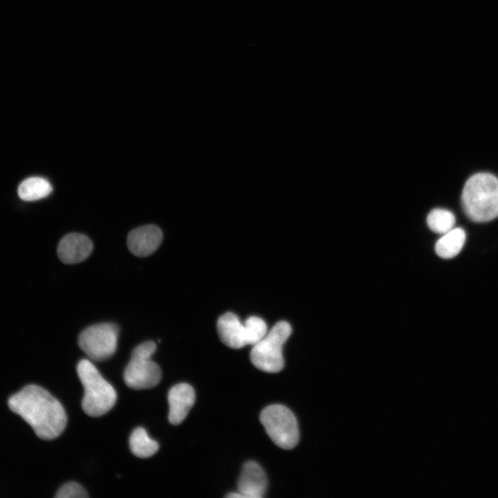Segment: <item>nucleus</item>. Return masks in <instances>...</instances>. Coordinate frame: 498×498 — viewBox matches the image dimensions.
<instances>
[{
  "label": "nucleus",
  "instance_id": "12",
  "mask_svg": "<svg viewBox=\"0 0 498 498\" xmlns=\"http://www.w3.org/2000/svg\"><path fill=\"white\" fill-rule=\"evenodd\" d=\"M92 250L93 243L88 237L80 233H70L59 241L57 255L63 263L73 264L86 259Z\"/></svg>",
  "mask_w": 498,
  "mask_h": 498
},
{
  "label": "nucleus",
  "instance_id": "2",
  "mask_svg": "<svg viewBox=\"0 0 498 498\" xmlns=\"http://www.w3.org/2000/svg\"><path fill=\"white\" fill-rule=\"evenodd\" d=\"M461 204L467 216L475 222L490 221L498 216V178L479 172L465 182Z\"/></svg>",
  "mask_w": 498,
  "mask_h": 498
},
{
  "label": "nucleus",
  "instance_id": "15",
  "mask_svg": "<svg viewBox=\"0 0 498 498\" xmlns=\"http://www.w3.org/2000/svg\"><path fill=\"white\" fill-rule=\"evenodd\" d=\"M131 452L140 458H147L154 455L159 449L158 443L147 435L142 427L136 428L129 438Z\"/></svg>",
  "mask_w": 498,
  "mask_h": 498
},
{
  "label": "nucleus",
  "instance_id": "6",
  "mask_svg": "<svg viewBox=\"0 0 498 498\" xmlns=\"http://www.w3.org/2000/svg\"><path fill=\"white\" fill-rule=\"evenodd\" d=\"M156 349L153 341L145 342L132 351L131 358L124 372L126 385L133 389H149L161 379L159 366L151 359Z\"/></svg>",
  "mask_w": 498,
  "mask_h": 498
},
{
  "label": "nucleus",
  "instance_id": "7",
  "mask_svg": "<svg viewBox=\"0 0 498 498\" xmlns=\"http://www.w3.org/2000/svg\"><path fill=\"white\" fill-rule=\"evenodd\" d=\"M260 421L270 439L279 448L290 450L297 444V421L286 407L278 404L266 407L261 412Z\"/></svg>",
  "mask_w": 498,
  "mask_h": 498
},
{
  "label": "nucleus",
  "instance_id": "11",
  "mask_svg": "<svg viewBox=\"0 0 498 498\" xmlns=\"http://www.w3.org/2000/svg\"><path fill=\"white\" fill-rule=\"evenodd\" d=\"M169 403L168 419L172 425H178L187 416L195 401V393L192 387L187 383L173 386L167 395Z\"/></svg>",
  "mask_w": 498,
  "mask_h": 498
},
{
  "label": "nucleus",
  "instance_id": "9",
  "mask_svg": "<svg viewBox=\"0 0 498 498\" xmlns=\"http://www.w3.org/2000/svg\"><path fill=\"white\" fill-rule=\"evenodd\" d=\"M162 240L163 233L158 226L146 225L131 230L127 236V244L133 255L143 257L154 252Z\"/></svg>",
  "mask_w": 498,
  "mask_h": 498
},
{
  "label": "nucleus",
  "instance_id": "4",
  "mask_svg": "<svg viewBox=\"0 0 498 498\" xmlns=\"http://www.w3.org/2000/svg\"><path fill=\"white\" fill-rule=\"evenodd\" d=\"M292 332L290 324L286 321L277 322L269 332L252 345L250 358L258 369L277 373L284 366L282 347Z\"/></svg>",
  "mask_w": 498,
  "mask_h": 498
},
{
  "label": "nucleus",
  "instance_id": "13",
  "mask_svg": "<svg viewBox=\"0 0 498 498\" xmlns=\"http://www.w3.org/2000/svg\"><path fill=\"white\" fill-rule=\"evenodd\" d=\"M465 232L461 228H454L436 241L435 251L443 259H451L457 255L464 246Z\"/></svg>",
  "mask_w": 498,
  "mask_h": 498
},
{
  "label": "nucleus",
  "instance_id": "10",
  "mask_svg": "<svg viewBox=\"0 0 498 498\" xmlns=\"http://www.w3.org/2000/svg\"><path fill=\"white\" fill-rule=\"evenodd\" d=\"M237 487L241 498L263 497L267 488V479L262 468L253 461L245 463Z\"/></svg>",
  "mask_w": 498,
  "mask_h": 498
},
{
  "label": "nucleus",
  "instance_id": "3",
  "mask_svg": "<svg viewBox=\"0 0 498 498\" xmlns=\"http://www.w3.org/2000/svg\"><path fill=\"white\" fill-rule=\"evenodd\" d=\"M77 372L84 388L82 400L84 412L93 417L108 412L117 400V394L112 385L104 379L97 368L88 360L83 359L79 362Z\"/></svg>",
  "mask_w": 498,
  "mask_h": 498
},
{
  "label": "nucleus",
  "instance_id": "1",
  "mask_svg": "<svg viewBox=\"0 0 498 498\" xmlns=\"http://www.w3.org/2000/svg\"><path fill=\"white\" fill-rule=\"evenodd\" d=\"M8 406L33 429L37 436L51 440L65 429L67 417L59 401L36 385L24 387L8 400Z\"/></svg>",
  "mask_w": 498,
  "mask_h": 498
},
{
  "label": "nucleus",
  "instance_id": "8",
  "mask_svg": "<svg viewBox=\"0 0 498 498\" xmlns=\"http://www.w3.org/2000/svg\"><path fill=\"white\" fill-rule=\"evenodd\" d=\"M119 329L113 323H100L83 330L78 338L80 349L93 360L110 358L116 351Z\"/></svg>",
  "mask_w": 498,
  "mask_h": 498
},
{
  "label": "nucleus",
  "instance_id": "16",
  "mask_svg": "<svg viewBox=\"0 0 498 498\" xmlns=\"http://www.w3.org/2000/svg\"><path fill=\"white\" fill-rule=\"evenodd\" d=\"M455 221L454 214L443 208L433 209L427 217V223L430 229L442 234L454 228Z\"/></svg>",
  "mask_w": 498,
  "mask_h": 498
},
{
  "label": "nucleus",
  "instance_id": "5",
  "mask_svg": "<svg viewBox=\"0 0 498 498\" xmlns=\"http://www.w3.org/2000/svg\"><path fill=\"white\" fill-rule=\"evenodd\" d=\"M216 329L222 342L232 349L254 345L267 333V325L261 317L250 316L243 324L237 315L231 312L219 317Z\"/></svg>",
  "mask_w": 498,
  "mask_h": 498
},
{
  "label": "nucleus",
  "instance_id": "17",
  "mask_svg": "<svg viewBox=\"0 0 498 498\" xmlns=\"http://www.w3.org/2000/svg\"><path fill=\"white\" fill-rule=\"evenodd\" d=\"M86 490L78 483L69 482L62 486L57 491V498H86Z\"/></svg>",
  "mask_w": 498,
  "mask_h": 498
},
{
  "label": "nucleus",
  "instance_id": "14",
  "mask_svg": "<svg viewBox=\"0 0 498 498\" xmlns=\"http://www.w3.org/2000/svg\"><path fill=\"white\" fill-rule=\"evenodd\" d=\"M53 188L46 179L42 177H30L23 181L18 187V195L24 201H33L48 196Z\"/></svg>",
  "mask_w": 498,
  "mask_h": 498
}]
</instances>
